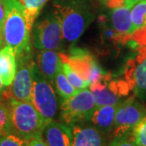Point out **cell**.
I'll list each match as a JSON object with an SVG mask.
<instances>
[{
	"instance_id": "17",
	"label": "cell",
	"mask_w": 146,
	"mask_h": 146,
	"mask_svg": "<svg viewBox=\"0 0 146 146\" xmlns=\"http://www.w3.org/2000/svg\"><path fill=\"white\" fill-rule=\"evenodd\" d=\"M131 34L146 27V0L136 3L131 9Z\"/></svg>"
},
{
	"instance_id": "20",
	"label": "cell",
	"mask_w": 146,
	"mask_h": 146,
	"mask_svg": "<svg viewBox=\"0 0 146 146\" xmlns=\"http://www.w3.org/2000/svg\"><path fill=\"white\" fill-rule=\"evenodd\" d=\"M54 82L55 84V88L57 89V92L60 95V97L63 98V99L72 97L79 92L78 89H76L69 82L62 68L58 71L56 76L54 77Z\"/></svg>"
},
{
	"instance_id": "1",
	"label": "cell",
	"mask_w": 146,
	"mask_h": 146,
	"mask_svg": "<svg viewBox=\"0 0 146 146\" xmlns=\"http://www.w3.org/2000/svg\"><path fill=\"white\" fill-rule=\"evenodd\" d=\"M53 10L62 25L63 39L76 42L94 19L91 0H54Z\"/></svg>"
},
{
	"instance_id": "25",
	"label": "cell",
	"mask_w": 146,
	"mask_h": 146,
	"mask_svg": "<svg viewBox=\"0 0 146 146\" xmlns=\"http://www.w3.org/2000/svg\"><path fill=\"white\" fill-rule=\"evenodd\" d=\"M108 76H110L109 75L104 72L102 68H101L98 65V63L93 58L92 63H91V68H90V73H89V81L90 84L96 83V82L102 80Z\"/></svg>"
},
{
	"instance_id": "12",
	"label": "cell",
	"mask_w": 146,
	"mask_h": 146,
	"mask_svg": "<svg viewBox=\"0 0 146 146\" xmlns=\"http://www.w3.org/2000/svg\"><path fill=\"white\" fill-rule=\"evenodd\" d=\"M109 79L110 76H108L89 85V89L94 94L97 107L109 105H118L123 102L117 90L119 86H116V88L111 86V84L107 82Z\"/></svg>"
},
{
	"instance_id": "6",
	"label": "cell",
	"mask_w": 146,
	"mask_h": 146,
	"mask_svg": "<svg viewBox=\"0 0 146 146\" xmlns=\"http://www.w3.org/2000/svg\"><path fill=\"white\" fill-rule=\"evenodd\" d=\"M31 102L46 123L57 118L58 101L56 94L51 82L39 72L36 65L33 75Z\"/></svg>"
},
{
	"instance_id": "3",
	"label": "cell",
	"mask_w": 146,
	"mask_h": 146,
	"mask_svg": "<svg viewBox=\"0 0 146 146\" xmlns=\"http://www.w3.org/2000/svg\"><path fill=\"white\" fill-rule=\"evenodd\" d=\"M7 106L10 110L12 132L26 141L34 137H42L46 124L31 102H22L8 98Z\"/></svg>"
},
{
	"instance_id": "24",
	"label": "cell",
	"mask_w": 146,
	"mask_h": 146,
	"mask_svg": "<svg viewBox=\"0 0 146 146\" xmlns=\"http://www.w3.org/2000/svg\"><path fill=\"white\" fill-rule=\"evenodd\" d=\"M131 136L138 146H146V117L134 127Z\"/></svg>"
},
{
	"instance_id": "4",
	"label": "cell",
	"mask_w": 146,
	"mask_h": 146,
	"mask_svg": "<svg viewBox=\"0 0 146 146\" xmlns=\"http://www.w3.org/2000/svg\"><path fill=\"white\" fill-rule=\"evenodd\" d=\"M17 70L16 76L10 86L3 93V99L12 98L22 102H31L33 85V75L36 63L33 59V52L16 56Z\"/></svg>"
},
{
	"instance_id": "30",
	"label": "cell",
	"mask_w": 146,
	"mask_h": 146,
	"mask_svg": "<svg viewBox=\"0 0 146 146\" xmlns=\"http://www.w3.org/2000/svg\"><path fill=\"white\" fill-rule=\"evenodd\" d=\"M6 88H7V87L3 84V80H2V78H1V76H0V102H2L3 99V93H4V91H5Z\"/></svg>"
},
{
	"instance_id": "7",
	"label": "cell",
	"mask_w": 146,
	"mask_h": 146,
	"mask_svg": "<svg viewBox=\"0 0 146 146\" xmlns=\"http://www.w3.org/2000/svg\"><path fill=\"white\" fill-rule=\"evenodd\" d=\"M63 40L61 21L54 10L33 26V45L36 50H58Z\"/></svg>"
},
{
	"instance_id": "32",
	"label": "cell",
	"mask_w": 146,
	"mask_h": 146,
	"mask_svg": "<svg viewBox=\"0 0 146 146\" xmlns=\"http://www.w3.org/2000/svg\"><path fill=\"white\" fill-rule=\"evenodd\" d=\"M1 135H2V132H1V131H0V136H1Z\"/></svg>"
},
{
	"instance_id": "16",
	"label": "cell",
	"mask_w": 146,
	"mask_h": 146,
	"mask_svg": "<svg viewBox=\"0 0 146 146\" xmlns=\"http://www.w3.org/2000/svg\"><path fill=\"white\" fill-rule=\"evenodd\" d=\"M131 7L123 4L115 7L112 11L111 22L114 29L118 34L131 35Z\"/></svg>"
},
{
	"instance_id": "26",
	"label": "cell",
	"mask_w": 146,
	"mask_h": 146,
	"mask_svg": "<svg viewBox=\"0 0 146 146\" xmlns=\"http://www.w3.org/2000/svg\"><path fill=\"white\" fill-rule=\"evenodd\" d=\"M106 146H138L133 141L131 134L114 137Z\"/></svg>"
},
{
	"instance_id": "2",
	"label": "cell",
	"mask_w": 146,
	"mask_h": 146,
	"mask_svg": "<svg viewBox=\"0 0 146 146\" xmlns=\"http://www.w3.org/2000/svg\"><path fill=\"white\" fill-rule=\"evenodd\" d=\"M5 20L3 29L4 46H10L16 56L32 51L30 29L28 25L24 6L20 0H3Z\"/></svg>"
},
{
	"instance_id": "31",
	"label": "cell",
	"mask_w": 146,
	"mask_h": 146,
	"mask_svg": "<svg viewBox=\"0 0 146 146\" xmlns=\"http://www.w3.org/2000/svg\"><path fill=\"white\" fill-rule=\"evenodd\" d=\"M4 46V42H3V32L0 29V50Z\"/></svg>"
},
{
	"instance_id": "9",
	"label": "cell",
	"mask_w": 146,
	"mask_h": 146,
	"mask_svg": "<svg viewBox=\"0 0 146 146\" xmlns=\"http://www.w3.org/2000/svg\"><path fill=\"white\" fill-rule=\"evenodd\" d=\"M72 146H106V134L87 122L72 126Z\"/></svg>"
},
{
	"instance_id": "8",
	"label": "cell",
	"mask_w": 146,
	"mask_h": 146,
	"mask_svg": "<svg viewBox=\"0 0 146 146\" xmlns=\"http://www.w3.org/2000/svg\"><path fill=\"white\" fill-rule=\"evenodd\" d=\"M146 117V107L134 98L123 102L116 111L113 136L130 135L141 120Z\"/></svg>"
},
{
	"instance_id": "22",
	"label": "cell",
	"mask_w": 146,
	"mask_h": 146,
	"mask_svg": "<svg viewBox=\"0 0 146 146\" xmlns=\"http://www.w3.org/2000/svg\"><path fill=\"white\" fill-rule=\"evenodd\" d=\"M0 131L2 134L12 132L10 110L7 105L0 102Z\"/></svg>"
},
{
	"instance_id": "18",
	"label": "cell",
	"mask_w": 146,
	"mask_h": 146,
	"mask_svg": "<svg viewBox=\"0 0 146 146\" xmlns=\"http://www.w3.org/2000/svg\"><path fill=\"white\" fill-rule=\"evenodd\" d=\"M134 93L141 99H146V58L137 65L133 73Z\"/></svg>"
},
{
	"instance_id": "11",
	"label": "cell",
	"mask_w": 146,
	"mask_h": 146,
	"mask_svg": "<svg viewBox=\"0 0 146 146\" xmlns=\"http://www.w3.org/2000/svg\"><path fill=\"white\" fill-rule=\"evenodd\" d=\"M63 61L60 54L54 50H42L36 56V65L39 72L53 82L58 71L62 68Z\"/></svg>"
},
{
	"instance_id": "19",
	"label": "cell",
	"mask_w": 146,
	"mask_h": 146,
	"mask_svg": "<svg viewBox=\"0 0 146 146\" xmlns=\"http://www.w3.org/2000/svg\"><path fill=\"white\" fill-rule=\"evenodd\" d=\"M24 6V11L26 17L28 25L30 30L33 29L35 20L38 16L43 6L48 0H20Z\"/></svg>"
},
{
	"instance_id": "13",
	"label": "cell",
	"mask_w": 146,
	"mask_h": 146,
	"mask_svg": "<svg viewBox=\"0 0 146 146\" xmlns=\"http://www.w3.org/2000/svg\"><path fill=\"white\" fill-rule=\"evenodd\" d=\"M120 104L97 107L87 123L102 131L106 135L110 134L113 130L115 114Z\"/></svg>"
},
{
	"instance_id": "5",
	"label": "cell",
	"mask_w": 146,
	"mask_h": 146,
	"mask_svg": "<svg viewBox=\"0 0 146 146\" xmlns=\"http://www.w3.org/2000/svg\"><path fill=\"white\" fill-rule=\"evenodd\" d=\"M97 108L95 98L89 89L79 90L76 94L63 100L60 106V121L69 126L87 122Z\"/></svg>"
},
{
	"instance_id": "14",
	"label": "cell",
	"mask_w": 146,
	"mask_h": 146,
	"mask_svg": "<svg viewBox=\"0 0 146 146\" xmlns=\"http://www.w3.org/2000/svg\"><path fill=\"white\" fill-rule=\"evenodd\" d=\"M62 61L68 62L71 68L79 76L85 80H89L90 68L93 58L91 55L85 53L83 50L74 49L72 50L68 55H63L60 54Z\"/></svg>"
},
{
	"instance_id": "15",
	"label": "cell",
	"mask_w": 146,
	"mask_h": 146,
	"mask_svg": "<svg viewBox=\"0 0 146 146\" xmlns=\"http://www.w3.org/2000/svg\"><path fill=\"white\" fill-rule=\"evenodd\" d=\"M17 70L16 53L12 48L4 46L0 50V76L6 87L10 86Z\"/></svg>"
},
{
	"instance_id": "10",
	"label": "cell",
	"mask_w": 146,
	"mask_h": 146,
	"mask_svg": "<svg viewBox=\"0 0 146 146\" xmlns=\"http://www.w3.org/2000/svg\"><path fill=\"white\" fill-rule=\"evenodd\" d=\"M42 138L48 146H72V127L61 121L52 120L45 126Z\"/></svg>"
},
{
	"instance_id": "27",
	"label": "cell",
	"mask_w": 146,
	"mask_h": 146,
	"mask_svg": "<svg viewBox=\"0 0 146 146\" xmlns=\"http://www.w3.org/2000/svg\"><path fill=\"white\" fill-rule=\"evenodd\" d=\"M27 142H28V146H48L42 137L31 138L29 141H27Z\"/></svg>"
},
{
	"instance_id": "29",
	"label": "cell",
	"mask_w": 146,
	"mask_h": 146,
	"mask_svg": "<svg viewBox=\"0 0 146 146\" xmlns=\"http://www.w3.org/2000/svg\"><path fill=\"white\" fill-rule=\"evenodd\" d=\"M141 1H145V0H123V4L131 8L136 3Z\"/></svg>"
},
{
	"instance_id": "21",
	"label": "cell",
	"mask_w": 146,
	"mask_h": 146,
	"mask_svg": "<svg viewBox=\"0 0 146 146\" xmlns=\"http://www.w3.org/2000/svg\"><path fill=\"white\" fill-rule=\"evenodd\" d=\"M62 69H63L64 74L66 75L68 80H69V82L72 84L76 89L78 90H81V89L89 88L90 85L89 80H85L81 78L78 74L71 68V66L68 64V62L63 61Z\"/></svg>"
},
{
	"instance_id": "28",
	"label": "cell",
	"mask_w": 146,
	"mask_h": 146,
	"mask_svg": "<svg viewBox=\"0 0 146 146\" xmlns=\"http://www.w3.org/2000/svg\"><path fill=\"white\" fill-rule=\"evenodd\" d=\"M5 20V5L3 0H0V29L3 32Z\"/></svg>"
},
{
	"instance_id": "23",
	"label": "cell",
	"mask_w": 146,
	"mask_h": 146,
	"mask_svg": "<svg viewBox=\"0 0 146 146\" xmlns=\"http://www.w3.org/2000/svg\"><path fill=\"white\" fill-rule=\"evenodd\" d=\"M0 146H28V142L16 133L9 132L1 135Z\"/></svg>"
}]
</instances>
